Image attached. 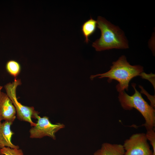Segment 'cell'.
I'll use <instances>...</instances> for the list:
<instances>
[{
	"mask_svg": "<svg viewBox=\"0 0 155 155\" xmlns=\"http://www.w3.org/2000/svg\"><path fill=\"white\" fill-rule=\"evenodd\" d=\"M144 71L143 67L140 65H132L127 61L126 57L122 55L116 61L113 62L110 69L107 72L101 74L91 75V80L98 77V78H108V82L113 80L117 81L119 83L116 86L117 92L128 91L129 84L133 78L140 76Z\"/></svg>",
	"mask_w": 155,
	"mask_h": 155,
	"instance_id": "1",
	"label": "cell"
},
{
	"mask_svg": "<svg viewBox=\"0 0 155 155\" xmlns=\"http://www.w3.org/2000/svg\"><path fill=\"white\" fill-rule=\"evenodd\" d=\"M97 22V26L100 31L101 36L92 44L96 51L129 48L128 42L124 32L119 27L100 16L98 17Z\"/></svg>",
	"mask_w": 155,
	"mask_h": 155,
	"instance_id": "2",
	"label": "cell"
},
{
	"mask_svg": "<svg viewBox=\"0 0 155 155\" xmlns=\"http://www.w3.org/2000/svg\"><path fill=\"white\" fill-rule=\"evenodd\" d=\"M136 84H132L135 90L133 94L130 96L125 90L119 92L118 98L122 108L125 110H131L135 108L142 115L145 120L144 126L147 130L155 129V110L149 105L142 97L141 94L136 89Z\"/></svg>",
	"mask_w": 155,
	"mask_h": 155,
	"instance_id": "3",
	"label": "cell"
},
{
	"mask_svg": "<svg viewBox=\"0 0 155 155\" xmlns=\"http://www.w3.org/2000/svg\"><path fill=\"white\" fill-rule=\"evenodd\" d=\"M21 84V80L15 78L12 83H9L4 86L6 94L12 101L15 107L17 118L21 121L29 123L32 127L35 126L36 123L33 122L32 119H36L39 113L36 111L32 106L22 105L19 102L16 96V89L18 86Z\"/></svg>",
	"mask_w": 155,
	"mask_h": 155,
	"instance_id": "4",
	"label": "cell"
},
{
	"mask_svg": "<svg viewBox=\"0 0 155 155\" xmlns=\"http://www.w3.org/2000/svg\"><path fill=\"white\" fill-rule=\"evenodd\" d=\"M148 141L145 133L132 135L124 141L123 145L124 155H153Z\"/></svg>",
	"mask_w": 155,
	"mask_h": 155,
	"instance_id": "5",
	"label": "cell"
},
{
	"mask_svg": "<svg viewBox=\"0 0 155 155\" xmlns=\"http://www.w3.org/2000/svg\"><path fill=\"white\" fill-rule=\"evenodd\" d=\"M36 119H37L36 125L29 130L30 137L31 138H41L48 136L55 140L56 132L65 127L63 123H52L47 116L41 117L37 115Z\"/></svg>",
	"mask_w": 155,
	"mask_h": 155,
	"instance_id": "6",
	"label": "cell"
},
{
	"mask_svg": "<svg viewBox=\"0 0 155 155\" xmlns=\"http://www.w3.org/2000/svg\"><path fill=\"white\" fill-rule=\"evenodd\" d=\"M16 112L12 101L6 94L0 92V122L3 120L13 122Z\"/></svg>",
	"mask_w": 155,
	"mask_h": 155,
	"instance_id": "7",
	"label": "cell"
},
{
	"mask_svg": "<svg viewBox=\"0 0 155 155\" xmlns=\"http://www.w3.org/2000/svg\"><path fill=\"white\" fill-rule=\"evenodd\" d=\"M13 122L4 121L0 122V149L4 147L19 149L18 146L15 145L11 141L14 134L11 130V127Z\"/></svg>",
	"mask_w": 155,
	"mask_h": 155,
	"instance_id": "8",
	"label": "cell"
},
{
	"mask_svg": "<svg viewBox=\"0 0 155 155\" xmlns=\"http://www.w3.org/2000/svg\"><path fill=\"white\" fill-rule=\"evenodd\" d=\"M125 150L123 145L105 142L93 155H124Z\"/></svg>",
	"mask_w": 155,
	"mask_h": 155,
	"instance_id": "9",
	"label": "cell"
},
{
	"mask_svg": "<svg viewBox=\"0 0 155 155\" xmlns=\"http://www.w3.org/2000/svg\"><path fill=\"white\" fill-rule=\"evenodd\" d=\"M97 26V21L93 19L91 17L82 25L81 30L85 38V42L86 43L89 42L90 41L89 38L95 32Z\"/></svg>",
	"mask_w": 155,
	"mask_h": 155,
	"instance_id": "10",
	"label": "cell"
},
{
	"mask_svg": "<svg viewBox=\"0 0 155 155\" xmlns=\"http://www.w3.org/2000/svg\"><path fill=\"white\" fill-rule=\"evenodd\" d=\"M6 68L9 73L15 77L19 74L21 69L20 64L17 61L13 60H10L7 62Z\"/></svg>",
	"mask_w": 155,
	"mask_h": 155,
	"instance_id": "11",
	"label": "cell"
},
{
	"mask_svg": "<svg viewBox=\"0 0 155 155\" xmlns=\"http://www.w3.org/2000/svg\"><path fill=\"white\" fill-rule=\"evenodd\" d=\"M0 155H24L22 149L4 147L0 149Z\"/></svg>",
	"mask_w": 155,
	"mask_h": 155,
	"instance_id": "12",
	"label": "cell"
},
{
	"mask_svg": "<svg viewBox=\"0 0 155 155\" xmlns=\"http://www.w3.org/2000/svg\"><path fill=\"white\" fill-rule=\"evenodd\" d=\"M155 129L147 131L146 134L148 140H149L153 149V155H155Z\"/></svg>",
	"mask_w": 155,
	"mask_h": 155,
	"instance_id": "13",
	"label": "cell"
},
{
	"mask_svg": "<svg viewBox=\"0 0 155 155\" xmlns=\"http://www.w3.org/2000/svg\"><path fill=\"white\" fill-rule=\"evenodd\" d=\"M139 87L141 88V93L144 94L147 97L150 102V105L154 108L155 107V95L152 96L148 94V92L144 89L142 86H139Z\"/></svg>",
	"mask_w": 155,
	"mask_h": 155,
	"instance_id": "14",
	"label": "cell"
},
{
	"mask_svg": "<svg viewBox=\"0 0 155 155\" xmlns=\"http://www.w3.org/2000/svg\"><path fill=\"white\" fill-rule=\"evenodd\" d=\"M142 78L148 80L152 84L155 89V75L152 73L147 74L143 72H142L140 75Z\"/></svg>",
	"mask_w": 155,
	"mask_h": 155,
	"instance_id": "15",
	"label": "cell"
},
{
	"mask_svg": "<svg viewBox=\"0 0 155 155\" xmlns=\"http://www.w3.org/2000/svg\"><path fill=\"white\" fill-rule=\"evenodd\" d=\"M2 88H3V86H0V92H1V90L2 89Z\"/></svg>",
	"mask_w": 155,
	"mask_h": 155,
	"instance_id": "16",
	"label": "cell"
}]
</instances>
